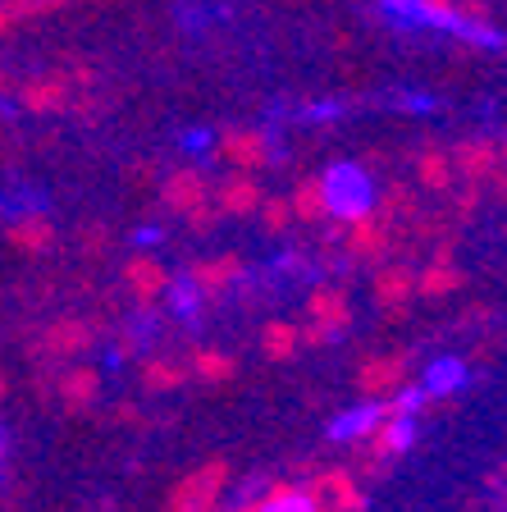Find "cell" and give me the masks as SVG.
Returning a JSON list of instances; mask_svg holds the SVG:
<instances>
[{
	"mask_svg": "<svg viewBox=\"0 0 507 512\" xmlns=\"http://www.w3.org/2000/svg\"><path fill=\"white\" fill-rule=\"evenodd\" d=\"M466 384H471V366H466L462 357H439V362H430L421 375V389L430 398H453V394H462Z\"/></svg>",
	"mask_w": 507,
	"mask_h": 512,
	"instance_id": "cell-4",
	"label": "cell"
},
{
	"mask_svg": "<svg viewBox=\"0 0 507 512\" xmlns=\"http://www.w3.org/2000/svg\"><path fill=\"white\" fill-rule=\"evenodd\" d=\"M256 512H325V499H320L311 485H284V490H270Z\"/></svg>",
	"mask_w": 507,
	"mask_h": 512,
	"instance_id": "cell-7",
	"label": "cell"
},
{
	"mask_svg": "<svg viewBox=\"0 0 507 512\" xmlns=\"http://www.w3.org/2000/svg\"><path fill=\"white\" fill-rule=\"evenodd\" d=\"M393 416V403L389 398H361V403L343 407L325 421V439L329 444H370V439H380L384 426H389Z\"/></svg>",
	"mask_w": 507,
	"mask_h": 512,
	"instance_id": "cell-1",
	"label": "cell"
},
{
	"mask_svg": "<svg viewBox=\"0 0 507 512\" xmlns=\"http://www.w3.org/2000/svg\"><path fill=\"white\" fill-rule=\"evenodd\" d=\"M421 183L425 188H448L453 183V160L444 151H425L421 156Z\"/></svg>",
	"mask_w": 507,
	"mask_h": 512,
	"instance_id": "cell-12",
	"label": "cell"
},
{
	"mask_svg": "<svg viewBox=\"0 0 507 512\" xmlns=\"http://www.w3.org/2000/svg\"><path fill=\"white\" fill-rule=\"evenodd\" d=\"M503 160H507V151H503Z\"/></svg>",
	"mask_w": 507,
	"mask_h": 512,
	"instance_id": "cell-16",
	"label": "cell"
},
{
	"mask_svg": "<svg viewBox=\"0 0 507 512\" xmlns=\"http://www.w3.org/2000/svg\"><path fill=\"white\" fill-rule=\"evenodd\" d=\"M325 192H329V215L343 220V224L370 215V202H375L366 174H361L357 165H334V170L325 174Z\"/></svg>",
	"mask_w": 507,
	"mask_h": 512,
	"instance_id": "cell-2",
	"label": "cell"
},
{
	"mask_svg": "<svg viewBox=\"0 0 507 512\" xmlns=\"http://www.w3.org/2000/svg\"><path fill=\"white\" fill-rule=\"evenodd\" d=\"M215 156L229 160L238 174H247V170H261L265 160H270V142H265V133L233 128V133H224V138H220V151H215Z\"/></svg>",
	"mask_w": 507,
	"mask_h": 512,
	"instance_id": "cell-3",
	"label": "cell"
},
{
	"mask_svg": "<svg viewBox=\"0 0 507 512\" xmlns=\"http://www.w3.org/2000/svg\"><path fill=\"white\" fill-rule=\"evenodd\" d=\"M211 298L206 288L197 284V275H179V279H169V288H165V302H169V311H174V320H183V325H192L197 330L201 325V302Z\"/></svg>",
	"mask_w": 507,
	"mask_h": 512,
	"instance_id": "cell-5",
	"label": "cell"
},
{
	"mask_svg": "<svg viewBox=\"0 0 507 512\" xmlns=\"http://www.w3.org/2000/svg\"><path fill=\"white\" fill-rule=\"evenodd\" d=\"M293 211L302 215V220H320V215H329V192H325V179H302L293 192Z\"/></svg>",
	"mask_w": 507,
	"mask_h": 512,
	"instance_id": "cell-11",
	"label": "cell"
},
{
	"mask_svg": "<svg viewBox=\"0 0 507 512\" xmlns=\"http://www.w3.org/2000/svg\"><path fill=\"white\" fill-rule=\"evenodd\" d=\"M416 439H421V416H407V412H393L384 435L375 439L380 444V458H402V453H412Z\"/></svg>",
	"mask_w": 507,
	"mask_h": 512,
	"instance_id": "cell-6",
	"label": "cell"
},
{
	"mask_svg": "<svg viewBox=\"0 0 507 512\" xmlns=\"http://www.w3.org/2000/svg\"><path fill=\"white\" fill-rule=\"evenodd\" d=\"M165 197L169 206H179V211H188V206H201V197H206V183H201L197 170H179L165 179Z\"/></svg>",
	"mask_w": 507,
	"mask_h": 512,
	"instance_id": "cell-10",
	"label": "cell"
},
{
	"mask_svg": "<svg viewBox=\"0 0 507 512\" xmlns=\"http://www.w3.org/2000/svg\"><path fill=\"white\" fill-rule=\"evenodd\" d=\"M270 494V480L265 476H243L233 480L229 490L220 494V503H215V512H256V503Z\"/></svg>",
	"mask_w": 507,
	"mask_h": 512,
	"instance_id": "cell-8",
	"label": "cell"
},
{
	"mask_svg": "<svg viewBox=\"0 0 507 512\" xmlns=\"http://www.w3.org/2000/svg\"><path fill=\"white\" fill-rule=\"evenodd\" d=\"M393 412H407V416H421V407L430 403V394H425L421 384H407V389H398V394L389 398Z\"/></svg>",
	"mask_w": 507,
	"mask_h": 512,
	"instance_id": "cell-14",
	"label": "cell"
},
{
	"mask_svg": "<svg viewBox=\"0 0 507 512\" xmlns=\"http://www.w3.org/2000/svg\"><path fill=\"white\" fill-rule=\"evenodd\" d=\"M288 211H293L288 202H265V229H279V224H288Z\"/></svg>",
	"mask_w": 507,
	"mask_h": 512,
	"instance_id": "cell-15",
	"label": "cell"
},
{
	"mask_svg": "<svg viewBox=\"0 0 507 512\" xmlns=\"http://www.w3.org/2000/svg\"><path fill=\"white\" fill-rule=\"evenodd\" d=\"M23 101L32 110H51L64 101V83H32V87H23Z\"/></svg>",
	"mask_w": 507,
	"mask_h": 512,
	"instance_id": "cell-13",
	"label": "cell"
},
{
	"mask_svg": "<svg viewBox=\"0 0 507 512\" xmlns=\"http://www.w3.org/2000/svg\"><path fill=\"white\" fill-rule=\"evenodd\" d=\"M220 206L233 215H247L261 206V188H256L247 174H233V179H224V188H220Z\"/></svg>",
	"mask_w": 507,
	"mask_h": 512,
	"instance_id": "cell-9",
	"label": "cell"
}]
</instances>
